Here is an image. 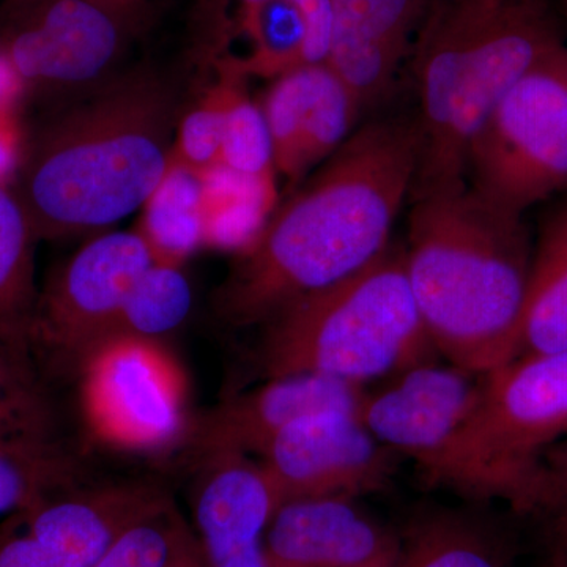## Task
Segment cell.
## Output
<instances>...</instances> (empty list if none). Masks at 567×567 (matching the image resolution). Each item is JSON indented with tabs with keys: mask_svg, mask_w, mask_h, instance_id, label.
I'll list each match as a JSON object with an SVG mask.
<instances>
[{
	"mask_svg": "<svg viewBox=\"0 0 567 567\" xmlns=\"http://www.w3.org/2000/svg\"><path fill=\"white\" fill-rule=\"evenodd\" d=\"M421 148L416 117L386 118L358 130L235 260L216 290L219 319L234 328L264 324L385 252L412 193Z\"/></svg>",
	"mask_w": 567,
	"mask_h": 567,
	"instance_id": "1",
	"label": "cell"
},
{
	"mask_svg": "<svg viewBox=\"0 0 567 567\" xmlns=\"http://www.w3.org/2000/svg\"><path fill=\"white\" fill-rule=\"evenodd\" d=\"M185 110L181 81L142 65L44 112L10 183L37 238L95 233L144 207L169 169Z\"/></svg>",
	"mask_w": 567,
	"mask_h": 567,
	"instance_id": "2",
	"label": "cell"
},
{
	"mask_svg": "<svg viewBox=\"0 0 567 567\" xmlns=\"http://www.w3.org/2000/svg\"><path fill=\"white\" fill-rule=\"evenodd\" d=\"M405 270L432 344L481 375L517 358L533 246L522 213L464 185L413 200Z\"/></svg>",
	"mask_w": 567,
	"mask_h": 567,
	"instance_id": "3",
	"label": "cell"
},
{
	"mask_svg": "<svg viewBox=\"0 0 567 567\" xmlns=\"http://www.w3.org/2000/svg\"><path fill=\"white\" fill-rule=\"evenodd\" d=\"M561 44L546 0H454L435 11L417 47L423 148L410 199L466 183L470 148L484 123Z\"/></svg>",
	"mask_w": 567,
	"mask_h": 567,
	"instance_id": "4",
	"label": "cell"
},
{
	"mask_svg": "<svg viewBox=\"0 0 567 567\" xmlns=\"http://www.w3.org/2000/svg\"><path fill=\"white\" fill-rule=\"evenodd\" d=\"M262 327L254 357L265 380L312 374L363 385L425 363L435 349L402 249L388 248L357 274L293 301Z\"/></svg>",
	"mask_w": 567,
	"mask_h": 567,
	"instance_id": "5",
	"label": "cell"
},
{
	"mask_svg": "<svg viewBox=\"0 0 567 567\" xmlns=\"http://www.w3.org/2000/svg\"><path fill=\"white\" fill-rule=\"evenodd\" d=\"M565 436L567 350L522 354L480 375L442 487L537 516L544 454Z\"/></svg>",
	"mask_w": 567,
	"mask_h": 567,
	"instance_id": "6",
	"label": "cell"
},
{
	"mask_svg": "<svg viewBox=\"0 0 567 567\" xmlns=\"http://www.w3.org/2000/svg\"><path fill=\"white\" fill-rule=\"evenodd\" d=\"M145 24L103 0H3L0 54L22 103L50 112L118 76Z\"/></svg>",
	"mask_w": 567,
	"mask_h": 567,
	"instance_id": "7",
	"label": "cell"
},
{
	"mask_svg": "<svg viewBox=\"0 0 567 567\" xmlns=\"http://www.w3.org/2000/svg\"><path fill=\"white\" fill-rule=\"evenodd\" d=\"M470 186L522 213L567 185V48L513 85L470 148Z\"/></svg>",
	"mask_w": 567,
	"mask_h": 567,
	"instance_id": "8",
	"label": "cell"
},
{
	"mask_svg": "<svg viewBox=\"0 0 567 567\" xmlns=\"http://www.w3.org/2000/svg\"><path fill=\"white\" fill-rule=\"evenodd\" d=\"M153 264L142 235H96L55 268L37 297L29 350L39 371L74 379L114 333L130 290Z\"/></svg>",
	"mask_w": 567,
	"mask_h": 567,
	"instance_id": "9",
	"label": "cell"
},
{
	"mask_svg": "<svg viewBox=\"0 0 567 567\" xmlns=\"http://www.w3.org/2000/svg\"><path fill=\"white\" fill-rule=\"evenodd\" d=\"M76 380L82 416L99 442L159 451L185 439V377L162 341L114 336L93 350Z\"/></svg>",
	"mask_w": 567,
	"mask_h": 567,
	"instance_id": "10",
	"label": "cell"
},
{
	"mask_svg": "<svg viewBox=\"0 0 567 567\" xmlns=\"http://www.w3.org/2000/svg\"><path fill=\"white\" fill-rule=\"evenodd\" d=\"M281 506L298 499L350 498L383 491L399 456L353 412L315 413L295 421L262 454Z\"/></svg>",
	"mask_w": 567,
	"mask_h": 567,
	"instance_id": "11",
	"label": "cell"
},
{
	"mask_svg": "<svg viewBox=\"0 0 567 567\" xmlns=\"http://www.w3.org/2000/svg\"><path fill=\"white\" fill-rule=\"evenodd\" d=\"M464 369L413 365L380 393L364 395L365 427L399 457L412 458L424 480L442 486L447 461L475 402L477 382Z\"/></svg>",
	"mask_w": 567,
	"mask_h": 567,
	"instance_id": "12",
	"label": "cell"
},
{
	"mask_svg": "<svg viewBox=\"0 0 567 567\" xmlns=\"http://www.w3.org/2000/svg\"><path fill=\"white\" fill-rule=\"evenodd\" d=\"M363 386L323 375H289L227 399L188 425L185 439L200 462L219 454H260L301 417L320 412H360Z\"/></svg>",
	"mask_w": 567,
	"mask_h": 567,
	"instance_id": "13",
	"label": "cell"
},
{
	"mask_svg": "<svg viewBox=\"0 0 567 567\" xmlns=\"http://www.w3.org/2000/svg\"><path fill=\"white\" fill-rule=\"evenodd\" d=\"M173 505L152 483L71 487L18 513L52 567H92L122 536Z\"/></svg>",
	"mask_w": 567,
	"mask_h": 567,
	"instance_id": "14",
	"label": "cell"
},
{
	"mask_svg": "<svg viewBox=\"0 0 567 567\" xmlns=\"http://www.w3.org/2000/svg\"><path fill=\"white\" fill-rule=\"evenodd\" d=\"M260 110L274 147L275 169L298 182L347 140L360 103L327 63H309L275 78Z\"/></svg>",
	"mask_w": 567,
	"mask_h": 567,
	"instance_id": "15",
	"label": "cell"
},
{
	"mask_svg": "<svg viewBox=\"0 0 567 567\" xmlns=\"http://www.w3.org/2000/svg\"><path fill=\"white\" fill-rule=\"evenodd\" d=\"M194 487V535L208 567H260L270 559L265 533L281 498L248 456L219 454L204 458Z\"/></svg>",
	"mask_w": 567,
	"mask_h": 567,
	"instance_id": "16",
	"label": "cell"
},
{
	"mask_svg": "<svg viewBox=\"0 0 567 567\" xmlns=\"http://www.w3.org/2000/svg\"><path fill=\"white\" fill-rule=\"evenodd\" d=\"M350 498L298 499L276 511L265 547L276 567H395L401 537Z\"/></svg>",
	"mask_w": 567,
	"mask_h": 567,
	"instance_id": "17",
	"label": "cell"
},
{
	"mask_svg": "<svg viewBox=\"0 0 567 567\" xmlns=\"http://www.w3.org/2000/svg\"><path fill=\"white\" fill-rule=\"evenodd\" d=\"M424 9L425 0H331L324 63L361 110L390 91Z\"/></svg>",
	"mask_w": 567,
	"mask_h": 567,
	"instance_id": "18",
	"label": "cell"
},
{
	"mask_svg": "<svg viewBox=\"0 0 567 567\" xmlns=\"http://www.w3.org/2000/svg\"><path fill=\"white\" fill-rule=\"evenodd\" d=\"M567 350V200L540 226L533 249L517 357Z\"/></svg>",
	"mask_w": 567,
	"mask_h": 567,
	"instance_id": "19",
	"label": "cell"
},
{
	"mask_svg": "<svg viewBox=\"0 0 567 567\" xmlns=\"http://www.w3.org/2000/svg\"><path fill=\"white\" fill-rule=\"evenodd\" d=\"M395 567H514L505 537L477 518L431 511L406 528Z\"/></svg>",
	"mask_w": 567,
	"mask_h": 567,
	"instance_id": "20",
	"label": "cell"
},
{
	"mask_svg": "<svg viewBox=\"0 0 567 567\" xmlns=\"http://www.w3.org/2000/svg\"><path fill=\"white\" fill-rule=\"evenodd\" d=\"M137 233L153 262L181 267L204 244V175L171 158L163 182L144 204Z\"/></svg>",
	"mask_w": 567,
	"mask_h": 567,
	"instance_id": "21",
	"label": "cell"
},
{
	"mask_svg": "<svg viewBox=\"0 0 567 567\" xmlns=\"http://www.w3.org/2000/svg\"><path fill=\"white\" fill-rule=\"evenodd\" d=\"M28 213L7 183H0V333L29 350L35 287V244Z\"/></svg>",
	"mask_w": 567,
	"mask_h": 567,
	"instance_id": "22",
	"label": "cell"
},
{
	"mask_svg": "<svg viewBox=\"0 0 567 567\" xmlns=\"http://www.w3.org/2000/svg\"><path fill=\"white\" fill-rule=\"evenodd\" d=\"M82 465L54 439L0 443V516L81 486Z\"/></svg>",
	"mask_w": 567,
	"mask_h": 567,
	"instance_id": "23",
	"label": "cell"
},
{
	"mask_svg": "<svg viewBox=\"0 0 567 567\" xmlns=\"http://www.w3.org/2000/svg\"><path fill=\"white\" fill-rule=\"evenodd\" d=\"M240 31L251 39V52L224 70L237 76H281L306 62V22L301 11L287 0H264L241 6Z\"/></svg>",
	"mask_w": 567,
	"mask_h": 567,
	"instance_id": "24",
	"label": "cell"
},
{
	"mask_svg": "<svg viewBox=\"0 0 567 567\" xmlns=\"http://www.w3.org/2000/svg\"><path fill=\"white\" fill-rule=\"evenodd\" d=\"M32 354L0 333V443L54 439V415Z\"/></svg>",
	"mask_w": 567,
	"mask_h": 567,
	"instance_id": "25",
	"label": "cell"
},
{
	"mask_svg": "<svg viewBox=\"0 0 567 567\" xmlns=\"http://www.w3.org/2000/svg\"><path fill=\"white\" fill-rule=\"evenodd\" d=\"M192 306V286L181 267L153 262L130 290L111 338L162 341L185 322Z\"/></svg>",
	"mask_w": 567,
	"mask_h": 567,
	"instance_id": "26",
	"label": "cell"
},
{
	"mask_svg": "<svg viewBox=\"0 0 567 567\" xmlns=\"http://www.w3.org/2000/svg\"><path fill=\"white\" fill-rule=\"evenodd\" d=\"M218 167L246 181L275 186L270 133L259 103L245 93L244 78L234 82L227 102Z\"/></svg>",
	"mask_w": 567,
	"mask_h": 567,
	"instance_id": "27",
	"label": "cell"
},
{
	"mask_svg": "<svg viewBox=\"0 0 567 567\" xmlns=\"http://www.w3.org/2000/svg\"><path fill=\"white\" fill-rule=\"evenodd\" d=\"M219 74L215 85L193 106H186L175 134L174 162L200 175L219 166L227 102L234 82L240 78L223 70Z\"/></svg>",
	"mask_w": 567,
	"mask_h": 567,
	"instance_id": "28",
	"label": "cell"
},
{
	"mask_svg": "<svg viewBox=\"0 0 567 567\" xmlns=\"http://www.w3.org/2000/svg\"><path fill=\"white\" fill-rule=\"evenodd\" d=\"M183 520L173 503L130 529L92 567H167Z\"/></svg>",
	"mask_w": 567,
	"mask_h": 567,
	"instance_id": "29",
	"label": "cell"
},
{
	"mask_svg": "<svg viewBox=\"0 0 567 567\" xmlns=\"http://www.w3.org/2000/svg\"><path fill=\"white\" fill-rule=\"evenodd\" d=\"M540 484L537 516L546 518L551 551L567 555V436L544 454Z\"/></svg>",
	"mask_w": 567,
	"mask_h": 567,
	"instance_id": "30",
	"label": "cell"
},
{
	"mask_svg": "<svg viewBox=\"0 0 567 567\" xmlns=\"http://www.w3.org/2000/svg\"><path fill=\"white\" fill-rule=\"evenodd\" d=\"M0 567H52L18 514L0 527Z\"/></svg>",
	"mask_w": 567,
	"mask_h": 567,
	"instance_id": "31",
	"label": "cell"
},
{
	"mask_svg": "<svg viewBox=\"0 0 567 567\" xmlns=\"http://www.w3.org/2000/svg\"><path fill=\"white\" fill-rule=\"evenodd\" d=\"M240 6L264 2V0H238ZM303 14L306 22V62L327 61L331 32V0H287Z\"/></svg>",
	"mask_w": 567,
	"mask_h": 567,
	"instance_id": "32",
	"label": "cell"
},
{
	"mask_svg": "<svg viewBox=\"0 0 567 567\" xmlns=\"http://www.w3.org/2000/svg\"><path fill=\"white\" fill-rule=\"evenodd\" d=\"M22 141L24 136L18 125L17 114L0 111V183L10 185L20 159Z\"/></svg>",
	"mask_w": 567,
	"mask_h": 567,
	"instance_id": "33",
	"label": "cell"
},
{
	"mask_svg": "<svg viewBox=\"0 0 567 567\" xmlns=\"http://www.w3.org/2000/svg\"><path fill=\"white\" fill-rule=\"evenodd\" d=\"M167 567H208L199 540L186 520H183L178 528Z\"/></svg>",
	"mask_w": 567,
	"mask_h": 567,
	"instance_id": "34",
	"label": "cell"
},
{
	"mask_svg": "<svg viewBox=\"0 0 567 567\" xmlns=\"http://www.w3.org/2000/svg\"><path fill=\"white\" fill-rule=\"evenodd\" d=\"M22 103L21 85L9 62L0 54V111L17 112Z\"/></svg>",
	"mask_w": 567,
	"mask_h": 567,
	"instance_id": "35",
	"label": "cell"
},
{
	"mask_svg": "<svg viewBox=\"0 0 567 567\" xmlns=\"http://www.w3.org/2000/svg\"><path fill=\"white\" fill-rule=\"evenodd\" d=\"M103 2L110 3L112 7H117L125 13L132 14L137 20L147 22L148 13H151V7H148L147 0H103Z\"/></svg>",
	"mask_w": 567,
	"mask_h": 567,
	"instance_id": "36",
	"label": "cell"
},
{
	"mask_svg": "<svg viewBox=\"0 0 567 567\" xmlns=\"http://www.w3.org/2000/svg\"><path fill=\"white\" fill-rule=\"evenodd\" d=\"M543 567H567V555L561 551H550V557Z\"/></svg>",
	"mask_w": 567,
	"mask_h": 567,
	"instance_id": "37",
	"label": "cell"
},
{
	"mask_svg": "<svg viewBox=\"0 0 567 567\" xmlns=\"http://www.w3.org/2000/svg\"><path fill=\"white\" fill-rule=\"evenodd\" d=\"M563 7H565V11H566V14H567V0H563Z\"/></svg>",
	"mask_w": 567,
	"mask_h": 567,
	"instance_id": "38",
	"label": "cell"
}]
</instances>
